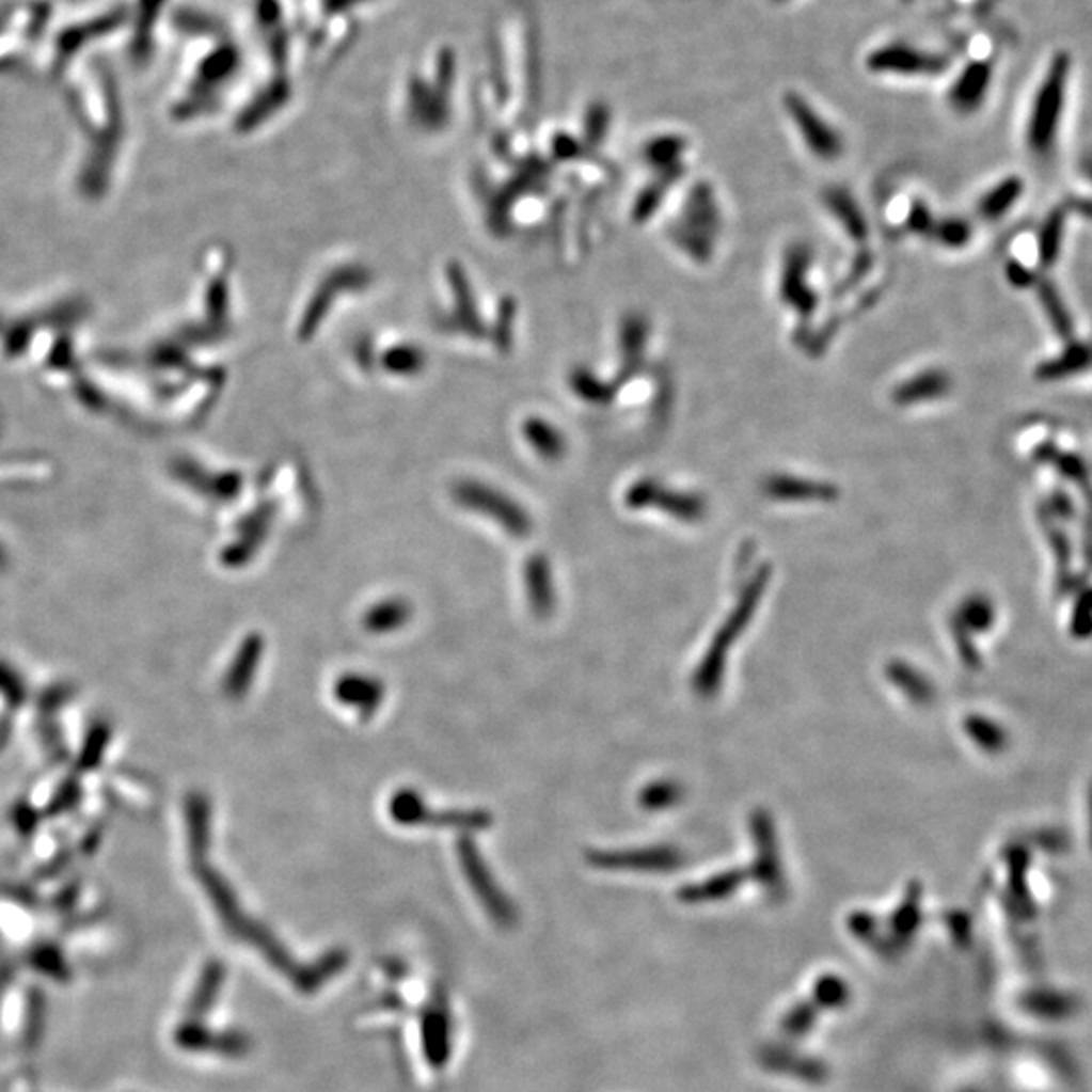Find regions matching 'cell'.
Returning <instances> with one entry per match:
<instances>
[{
	"mask_svg": "<svg viewBox=\"0 0 1092 1092\" xmlns=\"http://www.w3.org/2000/svg\"><path fill=\"white\" fill-rule=\"evenodd\" d=\"M266 653V639L262 633H248L231 660L230 668L223 676L221 689L231 700H239L250 692Z\"/></svg>",
	"mask_w": 1092,
	"mask_h": 1092,
	"instance_id": "obj_6",
	"label": "cell"
},
{
	"mask_svg": "<svg viewBox=\"0 0 1092 1092\" xmlns=\"http://www.w3.org/2000/svg\"><path fill=\"white\" fill-rule=\"evenodd\" d=\"M769 496L779 500H829L836 496V488L827 481L804 479L800 476L777 474L765 481Z\"/></svg>",
	"mask_w": 1092,
	"mask_h": 1092,
	"instance_id": "obj_15",
	"label": "cell"
},
{
	"mask_svg": "<svg viewBox=\"0 0 1092 1092\" xmlns=\"http://www.w3.org/2000/svg\"><path fill=\"white\" fill-rule=\"evenodd\" d=\"M813 253L805 243H793L786 251L781 280H779V296L786 306L791 307L800 318L809 320L813 312L818 310V294L809 284V271H811Z\"/></svg>",
	"mask_w": 1092,
	"mask_h": 1092,
	"instance_id": "obj_4",
	"label": "cell"
},
{
	"mask_svg": "<svg viewBox=\"0 0 1092 1092\" xmlns=\"http://www.w3.org/2000/svg\"><path fill=\"white\" fill-rule=\"evenodd\" d=\"M461 504L470 506V508H476L479 512L488 515V517L498 520L500 524L515 537H524L528 531H531V522L528 517L515 506L510 500L498 496L494 492H488L484 488H474V486H465L458 494Z\"/></svg>",
	"mask_w": 1092,
	"mask_h": 1092,
	"instance_id": "obj_9",
	"label": "cell"
},
{
	"mask_svg": "<svg viewBox=\"0 0 1092 1092\" xmlns=\"http://www.w3.org/2000/svg\"><path fill=\"white\" fill-rule=\"evenodd\" d=\"M929 237L937 239L945 248H961L969 241V225L961 219H943L935 223Z\"/></svg>",
	"mask_w": 1092,
	"mask_h": 1092,
	"instance_id": "obj_21",
	"label": "cell"
},
{
	"mask_svg": "<svg viewBox=\"0 0 1092 1092\" xmlns=\"http://www.w3.org/2000/svg\"><path fill=\"white\" fill-rule=\"evenodd\" d=\"M1064 74L1066 69L1062 67V63H1056L1055 67L1050 69V76L1044 81L1042 85V92L1038 97V110L1034 112V120H1032V130H1030V140L1042 146L1046 144L1050 138V130H1055L1056 115L1060 112V104H1062V85H1064Z\"/></svg>",
	"mask_w": 1092,
	"mask_h": 1092,
	"instance_id": "obj_11",
	"label": "cell"
},
{
	"mask_svg": "<svg viewBox=\"0 0 1092 1092\" xmlns=\"http://www.w3.org/2000/svg\"><path fill=\"white\" fill-rule=\"evenodd\" d=\"M686 146L689 144L682 136H655L644 148V160L653 173H664L682 164Z\"/></svg>",
	"mask_w": 1092,
	"mask_h": 1092,
	"instance_id": "obj_18",
	"label": "cell"
},
{
	"mask_svg": "<svg viewBox=\"0 0 1092 1092\" xmlns=\"http://www.w3.org/2000/svg\"><path fill=\"white\" fill-rule=\"evenodd\" d=\"M524 589L531 605V612L537 617H547L555 607V589L553 575L547 558L533 555L524 565Z\"/></svg>",
	"mask_w": 1092,
	"mask_h": 1092,
	"instance_id": "obj_13",
	"label": "cell"
},
{
	"mask_svg": "<svg viewBox=\"0 0 1092 1092\" xmlns=\"http://www.w3.org/2000/svg\"><path fill=\"white\" fill-rule=\"evenodd\" d=\"M933 227H935L933 212H931V209H929L924 203L917 201V203L911 207L908 217H906V230L911 231V233H915V235L929 237Z\"/></svg>",
	"mask_w": 1092,
	"mask_h": 1092,
	"instance_id": "obj_23",
	"label": "cell"
},
{
	"mask_svg": "<svg viewBox=\"0 0 1092 1092\" xmlns=\"http://www.w3.org/2000/svg\"><path fill=\"white\" fill-rule=\"evenodd\" d=\"M951 391V377L940 368H927L904 379L892 389V401L899 407H915L939 401Z\"/></svg>",
	"mask_w": 1092,
	"mask_h": 1092,
	"instance_id": "obj_10",
	"label": "cell"
},
{
	"mask_svg": "<svg viewBox=\"0 0 1092 1092\" xmlns=\"http://www.w3.org/2000/svg\"><path fill=\"white\" fill-rule=\"evenodd\" d=\"M413 617V605L402 597H386L370 605L363 615L364 632L384 635L405 628Z\"/></svg>",
	"mask_w": 1092,
	"mask_h": 1092,
	"instance_id": "obj_14",
	"label": "cell"
},
{
	"mask_svg": "<svg viewBox=\"0 0 1092 1092\" xmlns=\"http://www.w3.org/2000/svg\"><path fill=\"white\" fill-rule=\"evenodd\" d=\"M786 110L789 117L793 120L795 128L800 130L805 146L816 158H820L824 162H834L842 156V136L838 134V130L813 110V106L809 101H805L800 94H787Z\"/></svg>",
	"mask_w": 1092,
	"mask_h": 1092,
	"instance_id": "obj_5",
	"label": "cell"
},
{
	"mask_svg": "<svg viewBox=\"0 0 1092 1092\" xmlns=\"http://www.w3.org/2000/svg\"><path fill=\"white\" fill-rule=\"evenodd\" d=\"M721 223L714 189L709 183H696L678 221L670 227V239L694 262H709Z\"/></svg>",
	"mask_w": 1092,
	"mask_h": 1092,
	"instance_id": "obj_1",
	"label": "cell"
},
{
	"mask_svg": "<svg viewBox=\"0 0 1092 1092\" xmlns=\"http://www.w3.org/2000/svg\"><path fill=\"white\" fill-rule=\"evenodd\" d=\"M425 1055L433 1066H443L449 1056V1017L445 1010H431L423 1024Z\"/></svg>",
	"mask_w": 1092,
	"mask_h": 1092,
	"instance_id": "obj_19",
	"label": "cell"
},
{
	"mask_svg": "<svg viewBox=\"0 0 1092 1092\" xmlns=\"http://www.w3.org/2000/svg\"><path fill=\"white\" fill-rule=\"evenodd\" d=\"M391 820L399 825H431V827H454L458 832H479L492 825V813L486 809H433L429 807L420 791L402 787L393 793L389 802Z\"/></svg>",
	"mask_w": 1092,
	"mask_h": 1092,
	"instance_id": "obj_2",
	"label": "cell"
},
{
	"mask_svg": "<svg viewBox=\"0 0 1092 1092\" xmlns=\"http://www.w3.org/2000/svg\"><path fill=\"white\" fill-rule=\"evenodd\" d=\"M987 81H990V72L985 67H981V65L969 67L953 85V92H951L953 108H958L961 112H971L974 108H978L979 99L983 97Z\"/></svg>",
	"mask_w": 1092,
	"mask_h": 1092,
	"instance_id": "obj_20",
	"label": "cell"
},
{
	"mask_svg": "<svg viewBox=\"0 0 1092 1092\" xmlns=\"http://www.w3.org/2000/svg\"><path fill=\"white\" fill-rule=\"evenodd\" d=\"M868 67L876 74L933 76L943 69V61L906 45H886L868 58Z\"/></svg>",
	"mask_w": 1092,
	"mask_h": 1092,
	"instance_id": "obj_8",
	"label": "cell"
},
{
	"mask_svg": "<svg viewBox=\"0 0 1092 1092\" xmlns=\"http://www.w3.org/2000/svg\"><path fill=\"white\" fill-rule=\"evenodd\" d=\"M684 176V164L670 169V171H664V173H655V178L652 183L644 189V191L637 194L635 199V205H633V219L637 223H644V221H650L653 212L660 209L662 201L666 199V194L670 192L671 187Z\"/></svg>",
	"mask_w": 1092,
	"mask_h": 1092,
	"instance_id": "obj_17",
	"label": "cell"
},
{
	"mask_svg": "<svg viewBox=\"0 0 1092 1092\" xmlns=\"http://www.w3.org/2000/svg\"><path fill=\"white\" fill-rule=\"evenodd\" d=\"M458 860L476 899L488 911V917L500 927H512L517 922L515 904L496 884V879L492 876L488 864L484 862L476 842L465 834L458 840Z\"/></svg>",
	"mask_w": 1092,
	"mask_h": 1092,
	"instance_id": "obj_3",
	"label": "cell"
},
{
	"mask_svg": "<svg viewBox=\"0 0 1092 1092\" xmlns=\"http://www.w3.org/2000/svg\"><path fill=\"white\" fill-rule=\"evenodd\" d=\"M824 207L829 215L842 225L850 239L862 243L868 237V221L864 215L862 207L854 199V194L843 187H827L824 194Z\"/></svg>",
	"mask_w": 1092,
	"mask_h": 1092,
	"instance_id": "obj_12",
	"label": "cell"
},
{
	"mask_svg": "<svg viewBox=\"0 0 1092 1092\" xmlns=\"http://www.w3.org/2000/svg\"><path fill=\"white\" fill-rule=\"evenodd\" d=\"M1016 191V185H1010V183L999 185L997 189L983 196V201L979 205V211H981L985 219H996L997 215H1001L1012 205Z\"/></svg>",
	"mask_w": 1092,
	"mask_h": 1092,
	"instance_id": "obj_22",
	"label": "cell"
},
{
	"mask_svg": "<svg viewBox=\"0 0 1092 1092\" xmlns=\"http://www.w3.org/2000/svg\"><path fill=\"white\" fill-rule=\"evenodd\" d=\"M650 336H652V325H650L648 316H644L639 312H632L626 316V320L621 322V332H619V346H621L626 364L630 368H637L642 363L646 346L650 345Z\"/></svg>",
	"mask_w": 1092,
	"mask_h": 1092,
	"instance_id": "obj_16",
	"label": "cell"
},
{
	"mask_svg": "<svg viewBox=\"0 0 1092 1092\" xmlns=\"http://www.w3.org/2000/svg\"><path fill=\"white\" fill-rule=\"evenodd\" d=\"M332 692H334V698L338 700V705H343L345 709L354 710L364 721L377 714V710L381 709V705H383L384 694H386L383 680H379L377 676L359 674V671L343 674L334 682Z\"/></svg>",
	"mask_w": 1092,
	"mask_h": 1092,
	"instance_id": "obj_7",
	"label": "cell"
}]
</instances>
